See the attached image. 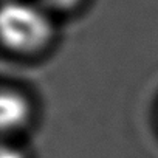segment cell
Returning <instances> with one entry per match:
<instances>
[{
  "mask_svg": "<svg viewBox=\"0 0 158 158\" xmlns=\"http://www.w3.org/2000/svg\"><path fill=\"white\" fill-rule=\"evenodd\" d=\"M0 158H27L25 153L14 147V146H8V144H3L2 147V152H0Z\"/></svg>",
  "mask_w": 158,
  "mask_h": 158,
  "instance_id": "4",
  "label": "cell"
},
{
  "mask_svg": "<svg viewBox=\"0 0 158 158\" xmlns=\"http://www.w3.org/2000/svg\"><path fill=\"white\" fill-rule=\"evenodd\" d=\"M31 118V104L17 90L5 89L0 95V124L3 132L22 129Z\"/></svg>",
  "mask_w": 158,
  "mask_h": 158,
  "instance_id": "2",
  "label": "cell"
},
{
  "mask_svg": "<svg viewBox=\"0 0 158 158\" xmlns=\"http://www.w3.org/2000/svg\"><path fill=\"white\" fill-rule=\"evenodd\" d=\"M0 31L6 50L16 54H36L45 50L54 36L48 14L31 3L10 0L2 8Z\"/></svg>",
  "mask_w": 158,
  "mask_h": 158,
  "instance_id": "1",
  "label": "cell"
},
{
  "mask_svg": "<svg viewBox=\"0 0 158 158\" xmlns=\"http://www.w3.org/2000/svg\"><path fill=\"white\" fill-rule=\"evenodd\" d=\"M42 2L51 8V10H57V11H70L74 10L82 0H42Z\"/></svg>",
  "mask_w": 158,
  "mask_h": 158,
  "instance_id": "3",
  "label": "cell"
}]
</instances>
